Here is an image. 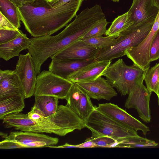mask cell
<instances>
[{"instance_id":"10","label":"cell","mask_w":159,"mask_h":159,"mask_svg":"<svg viewBox=\"0 0 159 159\" xmlns=\"http://www.w3.org/2000/svg\"><path fill=\"white\" fill-rule=\"evenodd\" d=\"M151 94L143 83L128 94L125 106L128 109H135L141 119L145 122H150L151 118L149 102Z\"/></svg>"},{"instance_id":"33","label":"cell","mask_w":159,"mask_h":159,"mask_svg":"<svg viewBox=\"0 0 159 159\" xmlns=\"http://www.w3.org/2000/svg\"><path fill=\"white\" fill-rule=\"evenodd\" d=\"M77 145L78 148H80L97 147L96 145L93 142L91 138L87 139L84 142Z\"/></svg>"},{"instance_id":"38","label":"cell","mask_w":159,"mask_h":159,"mask_svg":"<svg viewBox=\"0 0 159 159\" xmlns=\"http://www.w3.org/2000/svg\"><path fill=\"white\" fill-rule=\"evenodd\" d=\"M114 2H119L120 0H111Z\"/></svg>"},{"instance_id":"16","label":"cell","mask_w":159,"mask_h":159,"mask_svg":"<svg viewBox=\"0 0 159 159\" xmlns=\"http://www.w3.org/2000/svg\"><path fill=\"white\" fill-rule=\"evenodd\" d=\"M112 61H94L75 72L67 78L73 83L93 80L101 76Z\"/></svg>"},{"instance_id":"13","label":"cell","mask_w":159,"mask_h":159,"mask_svg":"<svg viewBox=\"0 0 159 159\" xmlns=\"http://www.w3.org/2000/svg\"><path fill=\"white\" fill-rule=\"evenodd\" d=\"M159 12L153 0H133L128 11V18L134 27L144 22L155 20Z\"/></svg>"},{"instance_id":"8","label":"cell","mask_w":159,"mask_h":159,"mask_svg":"<svg viewBox=\"0 0 159 159\" xmlns=\"http://www.w3.org/2000/svg\"><path fill=\"white\" fill-rule=\"evenodd\" d=\"M96 108L118 123L145 135L149 128L117 105L111 103L99 104Z\"/></svg>"},{"instance_id":"24","label":"cell","mask_w":159,"mask_h":159,"mask_svg":"<svg viewBox=\"0 0 159 159\" xmlns=\"http://www.w3.org/2000/svg\"><path fill=\"white\" fill-rule=\"evenodd\" d=\"M118 148H146L155 147L158 144L155 141L145 138L139 135L123 139L120 141Z\"/></svg>"},{"instance_id":"3","label":"cell","mask_w":159,"mask_h":159,"mask_svg":"<svg viewBox=\"0 0 159 159\" xmlns=\"http://www.w3.org/2000/svg\"><path fill=\"white\" fill-rule=\"evenodd\" d=\"M149 67L143 70L134 64L127 65L122 59H119L104 71L107 82L116 88L121 95L128 94L137 86L143 83Z\"/></svg>"},{"instance_id":"20","label":"cell","mask_w":159,"mask_h":159,"mask_svg":"<svg viewBox=\"0 0 159 159\" xmlns=\"http://www.w3.org/2000/svg\"><path fill=\"white\" fill-rule=\"evenodd\" d=\"M24 95L9 97L0 99V119L9 115L21 112L25 107Z\"/></svg>"},{"instance_id":"1","label":"cell","mask_w":159,"mask_h":159,"mask_svg":"<svg viewBox=\"0 0 159 159\" xmlns=\"http://www.w3.org/2000/svg\"><path fill=\"white\" fill-rule=\"evenodd\" d=\"M82 0H72L52 7L47 0H36L18 7L21 20L33 37L51 35L66 26L79 10Z\"/></svg>"},{"instance_id":"11","label":"cell","mask_w":159,"mask_h":159,"mask_svg":"<svg viewBox=\"0 0 159 159\" xmlns=\"http://www.w3.org/2000/svg\"><path fill=\"white\" fill-rule=\"evenodd\" d=\"M66 100V105L84 121L95 108L90 98L75 83H74Z\"/></svg>"},{"instance_id":"30","label":"cell","mask_w":159,"mask_h":159,"mask_svg":"<svg viewBox=\"0 0 159 159\" xmlns=\"http://www.w3.org/2000/svg\"><path fill=\"white\" fill-rule=\"evenodd\" d=\"M97 147L107 148L109 145L117 141V140L107 136H102L92 138Z\"/></svg>"},{"instance_id":"6","label":"cell","mask_w":159,"mask_h":159,"mask_svg":"<svg viewBox=\"0 0 159 159\" xmlns=\"http://www.w3.org/2000/svg\"><path fill=\"white\" fill-rule=\"evenodd\" d=\"M74 83L48 70L37 76L34 96L46 95L66 99Z\"/></svg>"},{"instance_id":"28","label":"cell","mask_w":159,"mask_h":159,"mask_svg":"<svg viewBox=\"0 0 159 159\" xmlns=\"http://www.w3.org/2000/svg\"><path fill=\"white\" fill-rule=\"evenodd\" d=\"M22 32L19 29H0V44L7 42L15 39Z\"/></svg>"},{"instance_id":"37","label":"cell","mask_w":159,"mask_h":159,"mask_svg":"<svg viewBox=\"0 0 159 159\" xmlns=\"http://www.w3.org/2000/svg\"><path fill=\"white\" fill-rule=\"evenodd\" d=\"M153 2L155 5L159 8V0H153Z\"/></svg>"},{"instance_id":"18","label":"cell","mask_w":159,"mask_h":159,"mask_svg":"<svg viewBox=\"0 0 159 159\" xmlns=\"http://www.w3.org/2000/svg\"><path fill=\"white\" fill-rule=\"evenodd\" d=\"M94 61V60L52 59L49 65L48 70L61 77L67 79L70 75Z\"/></svg>"},{"instance_id":"36","label":"cell","mask_w":159,"mask_h":159,"mask_svg":"<svg viewBox=\"0 0 159 159\" xmlns=\"http://www.w3.org/2000/svg\"><path fill=\"white\" fill-rule=\"evenodd\" d=\"M8 134L5 133L0 132V135L2 138H4V139L7 136Z\"/></svg>"},{"instance_id":"26","label":"cell","mask_w":159,"mask_h":159,"mask_svg":"<svg viewBox=\"0 0 159 159\" xmlns=\"http://www.w3.org/2000/svg\"><path fill=\"white\" fill-rule=\"evenodd\" d=\"M116 38L113 36H100L84 38L81 40L93 47L105 49L113 45L116 42Z\"/></svg>"},{"instance_id":"39","label":"cell","mask_w":159,"mask_h":159,"mask_svg":"<svg viewBox=\"0 0 159 159\" xmlns=\"http://www.w3.org/2000/svg\"><path fill=\"white\" fill-rule=\"evenodd\" d=\"M158 97V104L159 105V92L158 93V94L157 95Z\"/></svg>"},{"instance_id":"15","label":"cell","mask_w":159,"mask_h":159,"mask_svg":"<svg viewBox=\"0 0 159 159\" xmlns=\"http://www.w3.org/2000/svg\"><path fill=\"white\" fill-rule=\"evenodd\" d=\"M90 98L109 101L117 93L106 80L100 76L90 81L75 83Z\"/></svg>"},{"instance_id":"2","label":"cell","mask_w":159,"mask_h":159,"mask_svg":"<svg viewBox=\"0 0 159 159\" xmlns=\"http://www.w3.org/2000/svg\"><path fill=\"white\" fill-rule=\"evenodd\" d=\"M2 121L7 128H14L22 131L54 134L61 136L86 127L85 121L66 105H59L57 112L48 117L43 116L33 106L28 114H11L5 117Z\"/></svg>"},{"instance_id":"34","label":"cell","mask_w":159,"mask_h":159,"mask_svg":"<svg viewBox=\"0 0 159 159\" xmlns=\"http://www.w3.org/2000/svg\"><path fill=\"white\" fill-rule=\"evenodd\" d=\"M48 1L52 7L56 8L66 4L72 0H47Z\"/></svg>"},{"instance_id":"9","label":"cell","mask_w":159,"mask_h":159,"mask_svg":"<svg viewBox=\"0 0 159 159\" xmlns=\"http://www.w3.org/2000/svg\"><path fill=\"white\" fill-rule=\"evenodd\" d=\"M159 29V16L154 21L150 32L146 37L136 46L126 50L125 55L133 62V64L143 70L149 67V54L153 39Z\"/></svg>"},{"instance_id":"21","label":"cell","mask_w":159,"mask_h":159,"mask_svg":"<svg viewBox=\"0 0 159 159\" xmlns=\"http://www.w3.org/2000/svg\"><path fill=\"white\" fill-rule=\"evenodd\" d=\"M35 97L33 106L45 117L50 116L57 110L58 98L54 96L40 95Z\"/></svg>"},{"instance_id":"5","label":"cell","mask_w":159,"mask_h":159,"mask_svg":"<svg viewBox=\"0 0 159 159\" xmlns=\"http://www.w3.org/2000/svg\"><path fill=\"white\" fill-rule=\"evenodd\" d=\"M85 122L86 127L92 132V138L107 136L118 140L138 135L136 131L116 122L95 106Z\"/></svg>"},{"instance_id":"12","label":"cell","mask_w":159,"mask_h":159,"mask_svg":"<svg viewBox=\"0 0 159 159\" xmlns=\"http://www.w3.org/2000/svg\"><path fill=\"white\" fill-rule=\"evenodd\" d=\"M17 143L26 148L47 147L56 145L57 138L31 132L17 131L11 132L4 139Z\"/></svg>"},{"instance_id":"19","label":"cell","mask_w":159,"mask_h":159,"mask_svg":"<svg viewBox=\"0 0 159 159\" xmlns=\"http://www.w3.org/2000/svg\"><path fill=\"white\" fill-rule=\"evenodd\" d=\"M30 44V39L22 32L15 39L0 44V57L7 61L19 56L22 51L29 48Z\"/></svg>"},{"instance_id":"32","label":"cell","mask_w":159,"mask_h":159,"mask_svg":"<svg viewBox=\"0 0 159 159\" xmlns=\"http://www.w3.org/2000/svg\"><path fill=\"white\" fill-rule=\"evenodd\" d=\"M0 29H17L14 25L1 13H0Z\"/></svg>"},{"instance_id":"25","label":"cell","mask_w":159,"mask_h":159,"mask_svg":"<svg viewBox=\"0 0 159 159\" xmlns=\"http://www.w3.org/2000/svg\"><path fill=\"white\" fill-rule=\"evenodd\" d=\"M144 80L147 89L151 93L154 92L157 95L159 92V62L149 69Z\"/></svg>"},{"instance_id":"4","label":"cell","mask_w":159,"mask_h":159,"mask_svg":"<svg viewBox=\"0 0 159 159\" xmlns=\"http://www.w3.org/2000/svg\"><path fill=\"white\" fill-rule=\"evenodd\" d=\"M155 20L144 22L129 27L116 38L115 43L110 47L100 49L94 61L112 60L125 56V51L138 45L148 35Z\"/></svg>"},{"instance_id":"23","label":"cell","mask_w":159,"mask_h":159,"mask_svg":"<svg viewBox=\"0 0 159 159\" xmlns=\"http://www.w3.org/2000/svg\"><path fill=\"white\" fill-rule=\"evenodd\" d=\"M133 23L128 18V11L119 16L112 22L107 30L105 35L107 36L118 37L122 32L128 29Z\"/></svg>"},{"instance_id":"22","label":"cell","mask_w":159,"mask_h":159,"mask_svg":"<svg viewBox=\"0 0 159 159\" xmlns=\"http://www.w3.org/2000/svg\"><path fill=\"white\" fill-rule=\"evenodd\" d=\"M0 13L16 27H20V18L18 7L10 0H0Z\"/></svg>"},{"instance_id":"7","label":"cell","mask_w":159,"mask_h":159,"mask_svg":"<svg viewBox=\"0 0 159 159\" xmlns=\"http://www.w3.org/2000/svg\"><path fill=\"white\" fill-rule=\"evenodd\" d=\"M14 71L22 85L25 98L34 95L37 76L33 57L29 52L19 55Z\"/></svg>"},{"instance_id":"31","label":"cell","mask_w":159,"mask_h":159,"mask_svg":"<svg viewBox=\"0 0 159 159\" xmlns=\"http://www.w3.org/2000/svg\"><path fill=\"white\" fill-rule=\"evenodd\" d=\"M25 148L20 144L11 141L4 139L0 142L1 149H13Z\"/></svg>"},{"instance_id":"40","label":"cell","mask_w":159,"mask_h":159,"mask_svg":"<svg viewBox=\"0 0 159 159\" xmlns=\"http://www.w3.org/2000/svg\"><path fill=\"white\" fill-rule=\"evenodd\" d=\"M83 1H84V0H82Z\"/></svg>"},{"instance_id":"17","label":"cell","mask_w":159,"mask_h":159,"mask_svg":"<svg viewBox=\"0 0 159 159\" xmlns=\"http://www.w3.org/2000/svg\"><path fill=\"white\" fill-rule=\"evenodd\" d=\"M21 95L25 96L24 89L14 70H0V99Z\"/></svg>"},{"instance_id":"29","label":"cell","mask_w":159,"mask_h":159,"mask_svg":"<svg viewBox=\"0 0 159 159\" xmlns=\"http://www.w3.org/2000/svg\"><path fill=\"white\" fill-rule=\"evenodd\" d=\"M159 58V29L153 39L151 45L149 54V61H155Z\"/></svg>"},{"instance_id":"14","label":"cell","mask_w":159,"mask_h":159,"mask_svg":"<svg viewBox=\"0 0 159 159\" xmlns=\"http://www.w3.org/2000/svg\"><path fill=\"white\" fill-rule=\"evenodd\" d=\"M101 49L90 46L81 39L76 41L52 56L51 59L94 60Z\"/></svg>"},{"instance_id":"27","label":"cell","mask_w":159,"mask_h":159,"mask_svg":"<svg viewBox=\"0 0 159 159\" xmlns=\"http://www.w3.org/2000/svg\"><path fill=\"white\" fill-rule=\"evenodd\" d=\"M108 23L106 18L98 21L87 32L82 39L105 34L107 31L106 27Z\"/></svg>"},{"instance_id":"35","label":"cell","mask_w":159,"mask_h":159,"mask_svg":"<svg viewBox=\"0 0 159 159\" xmlns=\"http://www.w3.org/2000/svg\"><path fill=\"white\" fill-rule=\"evenodd\" d=\"M18 7L30 4L36 0H10Z\"/></svg>"}]
</instances>
